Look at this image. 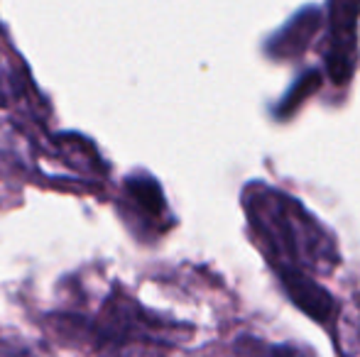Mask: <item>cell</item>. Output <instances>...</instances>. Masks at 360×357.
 Listing matches in <instances>:
<instances>
[{
  "label": "cell",
  "instance_id": "cell-1",
  "mask_svg": "<svg viewBox=\"0 0 360 357\" xmlns=\"http://www.w3.org/2000/svg\"><path fill=\"white\" fill-rule=\"evenodd\" d=\"M248 223L287 281L328 274L338 264L333 235L299 203L275 186L250 184L243 191Z\"/></svg>",
  "mask_w": 360,
  "mask_h": 357
},
{
  "label": "cell",
  "instance_id": "cell-2",
  "mask_svg": "<svg viewBox=\"0 0 360 357\" xmlns=\"http://www.w3.org/2000/svg\"><path fill=\"white\" fill-rule=\"evenodd\" d=\"M98 343H152L167 345L181 338V328L174 323L147 314L138 301L115 291L101 309L98 321L94 323Z\"/></svg>",
  "mask_w": 360,
  "mask_h": 357
},
{
  "label": "cell",
  "instance_id": "cell-3",
  "mask_svg": "<svg viewBox=\"0 0 360 357\" xmlns=\"http://www.w3.org/2000/svg\"><path fill=\"white\" fill-rule=\"evenodd\" d=\"M360 0H328V74L331 81H351L358 54Z\"/></svg>",
  "mask_w": 360,
  "mask_h": 357
},
{
  "label": "cell",
  "instance_id": "cell-4",
  "mask_svg": "<svg viewBox=\"0 0 360 357\" xmlns=\"http://www.w3.org/2000/svg\"><path fill=\"white\" fill-rule=\"evenodd\" d=\"M125 194L133 201V206L138 210H143L145 218L155 220V223H162V218H167V203L165 196H162V189L152 177L147 174H135L125 181Z\"/></svg>",
  "mask_w": 360,
  "mask_h": 357
},
{
  "label": "cell",
  "instance_id": "cell-5",
  "mask_svg": "<svg viewBox=\"0 0 360 357\" xmlns=\"http://www.w3.org/2000/svg\"><path fill=\"white\" fill-rule=\"evenodd\" d=\"M316 27H319V13L314 8L309 10L307 18L297 15L289 27L282 29L280 34H275V39L270 44V52L275 54V59H294V47L297 44H302V49L307 47L311 34L316 32Z\"/></svg>",
  "mask_w": 360,
  "mask_h": 357
},
{
  "label": "cell",
  "instance_id": "cell-6",
  "mask_svg": "<svg viewBox=\"0 0 360 357\" xmlns=\"http://www.w3.org/2000/svg\"><path fill=\"white\" fill-rule=\"evenodd\" d=\"M228 357H314V353L294 343H270V340L243 335L231 345Z\"/></svg>",
  "mask_w": 360,
  "mask_h": 357
},
{
  "label": "cell",
  "instance_id": "cell-7",
  "mask_svg": "<svg viewBox=\"0 0 360 357\" xmlns=\"http://www.w3.org/2000/svg\"><path fill=\"white\" fill-rule=\"evenodd\" d=\"M101 357H165V353L152 343H110Z\"/></svg>",
  "mask_w": 360,
  "mask_h": 357
},
{
  "label": "cell",
  "instance_id": "cell-8",
  "mask_svg": "<svg viewBox=\"0 0 360 357\" xmlns=\"http://www.w3.org/2000/svg\"><path fill=\"white\" fill-rule=\"evenodd\" d=\"M0 357H34L27 348L15 343H0Z\"/></svg>",
  "mask_w": 360,
  "mask_h": 357
}]
</instances>
